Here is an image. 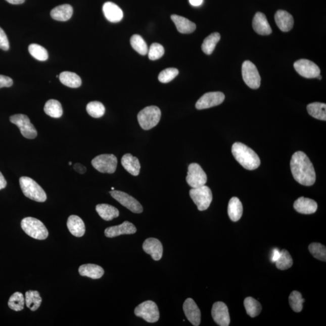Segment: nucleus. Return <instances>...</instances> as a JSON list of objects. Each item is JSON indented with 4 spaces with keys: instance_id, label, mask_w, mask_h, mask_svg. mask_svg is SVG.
Masks as SVG:
<instances>
[{
    "instance_id": "6e6d98bb",
    "label": "nucleus",
    "mask_w": 326,
    "mask_h": 326,
    "mask_svg": "<svg viewBox=\"0 0 326 326\" xmlns=\"http://www.w3.org/2000/svg\"><path fill=\"white\" fill-rule=\"evenodd\" d=\"M69 164H70V165H71V164H71V162H70Z\"/></svg>"
},
{
    "instance_id": "5fc2aeb1",
    "label": "nucleus",
    "mask_w": 326,
    "mask_h": 326,
    "mask_svg": "<svg viewBox=\"0 0 326 326\" xmlns=\"http://www.w3.org/2000/svg\"><path fill=\"white\" fill-rule=\"evenodd\" d=\"M111 189H112V191H114V188H111Z\"/></svg>"
},
{
    "instance_id": "e433bc0d",
    "label": "nucleus",
    "mask_w": 326,
    "mask_h": 326,
    "mask_svg": "<svg viewBox=\"0 0 326 326\" xmlns=\"http://www.w3.org/2000/svg\"><path fill=\"white\" fill-rule=\"evenodd\" d=\"M87 113L92 117L100 118L104 116L105 113L104 105L98 101L89 102L86 106Z\"/></svg>"
},
{
    "instance_id": "393cba45",
    "label": "nucleus",
    "mask_w": 326,
    "mask_h": 326,
    "mask_svg": "<svg viewBox=\"0 0 326 326\" xmlns=\"http://www.w3.org/2000/svg\"><path fill=\"white\" fill-rule=\"evenodd\" d=\"M121 162L126 171L131 174L132 175L137 176L139 175L141 166L137 158L132 156L130 154H126L123 155Z\"/></svg>"
},
{
    "instance_id": "49530a36",
    "label": "nucleus",
    "mask_w": 326,
    "mask_h": 326,
    "mask_svg": "<svg viewBox=\"0 0 326 326\" xmlns=\"http://www.w3.org/2000/svg\"><path fill=\"white\" fill-rule=\"evenodd\" d=\"M13 85V80L11 77L0 75V88L3 87H10Z\"/></svg>"
},
{
    "instance_id": "1a4fd4ad",
    "label": "nucleus",
    "mask_w": 326,
    "mask_h": 326,
    "mask_svg": "<svg viewBox=\"0 0 326 326\" xmlns=\"http://www.w3.org/2000/svg\"><path fill=\"white\" fill-rule=\"evenodd\" d=\"M242 77L246 84L252 89L259 88L261 77L256 65L250 61H245L242 64Z\"/></svg>"
},
{
    "instance_id": "c85d7f7f",
    "label": "nucleus",
    "mask_w": 326,
    "mask_h": 326,
    "mask_svg": "<svg viewBox=\"0 0 326 326\" xmlns=\"http://www.w3.org/2000/svg\"><path fill=\"white\" fill-rule=\"evenodd\" d=\"M96 210L99 215L107 221L116 218L120 214L117 208L107 204H98L96 207Z\"/></svg>"
},
{
    "instance_id": "39448f33",
    "label": "nucleus",
    "mask_w": 326,
    "mask_h": 326,
    "mask_svg": "<svg viewBox=\"0 0 326 326\" xmlns=\"http://www.w3.org/2000/svg\"><path fill=\"white\" fill-rule=\"evenodd\" d=\"M161 112L159 108L155 106L146 107L138 114L139 125L144 130L154 128L160 122Z\"/></svg>"
},
{
    "instance_id": "ddd939ff",
    "label": "nucleus",
    "mask_w": 326,
    "mask_h": 326,
    "mask_svg": "<svg viewBox=\"0 0 326 326\" xmlns=\"http://www.w3.org/2000/svg\"><path fill=\"white\" fill-rule=\"evenodd\" d=\"M295 70L297 72L305 78H315L320 74V69L318 65L311 61L300 60L294 64Z\"/></svg>"
},
{
    "instance_id": "9b49d317",
    "label": "nucleus",
    "mask_w": 326,
    "mask_h": 326,
    "mask_svg": "<svg viewBox=\"0 0 326 326\" xmlns=\"http://www.w3.org/2000/svg\"><path fill=\"white\" fill-rule=\"evenodd\" d=\"M186 181L192 188H200L206 184L207 176L200 165L192 163L188 167Z\"/></svg>"
},
{
    "instance_id": "bb28decb",
    "label": "nucleus",
    "mask_w": 326,
    "mask_h": 326,
    "mask_svg": "<svg viewBox=\"0 0 326 326\" xmlns=\"http://www.w3.org/2000/svg\"><path fill=\"white\" fill-rule=\"evenodd\" d=\"M73 9L70 5H63L53 9L51 15L53 19L60 21H67L72 17Z\"/></svg>"
},
{
    "instance_id": "58836bf2",
    "label": "nucleus",
    "mask_w": 326,
    "mask_h": 326,
    "mask_svg": "<svg viewBox=\"0 0 326 326\" xmlns=\"http://www.w3.org/2000/svg\"><path fill=\"white\" fill-rule=\"evenodd\" d=\"M130 44L139 54L145 56L148 54V48L147 43L141 36L134 35L130 38Z\"/></svg>"
},
{
    "instance_id": "7c9ffc66",
    "label": "nucleus",
    "mask_w": 326,
    "mask_h": 326,
    "mask_svg": "<svg viewBox=\"0 0 326 326\" xmlns=\"http://www.w3.org/2000/svg\"><path fill=\"white\" fill-rule=\"evenodd\" d=\"M43 110L46 114L56 119L63 116V110L60 102L54 99H51L46 102Z\"/></svg>"
},
{
    "instance_id": "a878e982",
    "label": "nucleus",
    "mask_w": 326,
    "mask_h": 326,
    "mask_svg": "<svg viewBox=\"0 0 326 326\" xmlns=\"http://www.w3.org/2000/svg\"><path fill=\"white\" fill-rule=\"evenodd\" d=\"M79 272L80 275L92 279H99L104 275L105 272L100 266L95 264H85L79 267Z\"/></svg>"
},
{
    "instance_id": "3c124183",
    "label": "nucleus",
    "mask_w": 326,
    "mask_h": 326,
    "mask_svg": "<svg viewBox=\"0 0 326 326\" xmlns=\"http://www.w3.org/2000/svg\"><path fill=\"white\" fill-rule=\"evenodd\" d=\"M6 1L12 5H21L24 3L25 0H6Z\"/></svg>"
},
{
    "instance_id": "20e7f679",
    "label": "nucleus",
    "mask_w": 326,
    "mask_h": 326,
    "mask_svg": "<svg viewBox=\"0 0 326 326\" xmlns=\"http://www.w3.org/2000/svg\"><path fill=\"white\" fill-rule=\"evenodd\" d=\"M21 225L23 231L30 237L38 240H44L48 237V229L39 219L32 217H25L22 220Z\"/></svg>"
},
{
    "instance_id": "6ab92c4d",
    "label": "nucleus",
    "mask_w": 326,
    "mask_h": 326,
    "mask_svg": "<svg viewBox=\"0 0 326 326\" xmlns=\"http://www.w3.org/2000/svg\"><path fill=\"white\" fill-rule=\"evenodd\" d=\"M294 208L297 212L304 215H310L316 212L318 205L311 199L300 197L294 202Z\"/></svg>"
},
{
    "instance_id": "f704fd0d",
    "label": "nucleus",
    "mask_w": 326,
    "mask_h": 326,
    "mask_svg": "<svg viewBox=\"0 0 326 326\" xmlns=\"http://www.w3.org/2000/svg\"><path fill=\"white\" fill-rule=\"evenodd\" d=\"M220 39V35L219 33L215 32L211 34L204 40L201 46L202 51L207 55L212 54Z\"/></svg>"
},
{
    "instance_id": "9d476101",
    "label": "nucleus",
    "mask_w": 326,
    "mask_h": 326,
    "mask_svg": "<svg viewBox=\"0 0 326 326\" xmlns=\"http://www.w3.org/2000/svg\"><path fill=\"white\" fill-rule=\"evenodd\" d=\"M10 121L11 123L15 124L19 128L21 134L25 138L33 139L37 136L38 132L26 115L22 114L14 115L10 117Z\"/></svg>"
},
{
    "instance_id": "423d86ee",
    "label": "nucleus",
    "mask_w": 326,
    "mask_h": 326,
    "mask_svg": "<svg viewBox=\"0 0 326 326\" xmlns=\"http://www.w3.org/2000/svg\"><path fill=\"white\" fill-rule=\"evenodd\" d=\"M190 196L200 211L208 209L213 200L212 191L205 185L200 188H192L190 191Z\"/></svg>"
},
{
    "instance_id": "7ed1b4c3",
    "label": "nucleus",
    "mask_w": 326,
    "mask_h": 326,
    "mask_svg": "<svg viewBox=\"0 0 326 326\" xmlns=\"http://www.w3.org/2000/svg\"><path fill=\"white\" fill-rule=\"evenodd\" d=\"M20 184L22 191L27 198L39 203H43L46 200L45 191L33 179L22 176L20 179Z\"/></svg>"
},
{
    "instance_id": "37998d69",
    "label": "nucleus",
    "mask_w": 326,
    "mask_h": 326,
    "mask_svg": "<svg viewBox=\"0 0 326 326\" xmlns=\"http://www.w3.org/2000/svg\"><path fill=\"white\" fill-rule=\"evenodd\" d=\"M179 71L175 68H169L164 70L158 76V80L161 83H168L178 75Z\"/></svg>"
},
{
    "instance_id": "2eb2a0df",
    "label": "nucleus",
    "mask_w": 326,
    "mask_h": 326,
    "mask_svg": "<svg viewBox=\"0 0 326 326\" xmlns=\"http://www.w3.org/2000/svg\"><path fill=\"white\" fill-rule=\"evenodd\" d=\"M212 315L217 325L228 326L230 323L228 307L224 303L217 302L214 303L212 309Z\"/></svg>"
},
{
    "instance_id": "a19ab883",
    "label": "nucleus",
    "mask_w": 326,
    "mask_h": 326,
    "mask_svg": "<svg viewBox=\"0 0 326 326\" xmlns=\"http://www.w3.org/2000/svg\"><path fill=\"white\" fill-rule=\"evenodd\" d=\"M25 299L23 294L17 292L12 294L8 302V306L15 311H21L24 309Z\"/></svg>"
},
{
    "instance_id": "ea45409f",
    "label": "nucleus",
    "mask_w": 326,
    "mask_h": 326,
    "mask_svg": "<svg viewBox=\"0 0 326 326\" xmlns=\"http://www.w3.org/2000/svg\"><path fill=\"white\" fill-rule=\"evenodd\" d=\"M29 52L30 54L37 60L45 61L48 60V52L41 45L36 44V43H32L29 46Z\"/></svg>"
},
{
    "instance_id": "412c9836",
    "label": "nucleus",
    "mask_w": 326,
    "mask_h": 326,
    "mask_svg": "<svg viewBox=\"0 0 326 326\" xmlns=\"http://www.w3.org/2000/svg\"><path fill=\"white\" fill-rule=\"evenodd\" d=\"M275 21L282 32H289L293 28L294 23L293 17L287 11L279 10L276 12Z\"/></svg>"
},
{
    "instance_id": "8fccbe9b",
    "label": "nucleus",
    "mask_w": 326,
    "mask_h": 326,
    "mask_svg": "<svg viewBox=\"0 0 326 326\" xmlns=\"http://www.w3.org/2000/svg\"><path fill=\"white\" fill-rule=\"evenodd\" d=\"M191 5L195 6V7H198L203 4V0H189Z\"/></svg>"
},
{
    "instance_id": "f3484780",
    "label": "nucleus",
    "mask_w": 326,
    "mask_h": 326,
    "mask_svg": "<svg viewBox=\"0 0 326 326\" xmlns=\"http://www.w3.org/2000/svg\"><path fill=\"white\" fill-rule=\"evenodd\" d=\"M143 249L150 254L154 260H160L163 256V248L162 244L156 238H148L143 244Z\"/></svg>"
},
{
    "instance_id": "4be33fe9",
    "label": "nucleus",
    "mask_w": 326,
    "mask_h": 326,
    "mask_svg": "<svg viewBox=\"0 0 326 326\" xmlns=\"http://www.w3.org/2000/svg\"><path fill=\"white\" fill-rule=\"evenodd\" d=\"M103 12L105 18L111 23H118L123 19L122 9L113 3H105L103 6Z\"/></svg>"
},
{
    "instance_id": "603ef678",
    "label": "nucleus",
    "mask_w": 326,
    "mask_h": 326,
    "mask_svg": "<svg viewBox=\"0 0 326 326\" xmlns=\"http://www.w3.org/2000/svg\"><path fill=\"white\" fill-rule=\"evenodd\" d=\"M281 255L280 251H278L277 250H275L274 251V254H273V257L272 259V262H275L278 259L279 256Z\"/></svg>"
},
{
    "instance_id": "de8ad7c7",
    "label": "nucleus",
    "mask_w": 326,
    "mask_h": 326,
    "mask_svg": "<svg viewBox=\"0 0 326 326\" xmlns=\"http://www.w3.org/2000/svg\"><path fill=\"white\" fill-rule=\"evenodd\" d=\"M73 167L74 169L77 172L79 173L83 174L86 171V167L80 163H76L74 164Z\"/></svg>"
},
{
    "instance_id": "c9c22d12",
    "label": "nucleus",
    "mask_w": 326,
    "mask_h": 326,
    "mask_svg": "<svg viewBox=\"0 0 326 326\" xmlns=\"http://www.w3.org/2000/svg\"><path fill=\"white\" fill-rule=\"evenodd\" d=\"M289 302L292 309L296 312H300L302 311L303 307V303L304 299H303L302 294L299 291H294L292 292L290 297H289Z\"/></svg>"
},
{
    "instance_id": "cd10ccee",
    "label": "nucleus",
    "mask_w": 326,
    "mask_h": 326,
    "mask_svg": "<svg viewBox=\"0 0 326 326\" xmlns=\"http://www.w3.org/2000/svg\"><path fill=\"white\" fill-rule=\"evenodd\" d=\"M228 214L229 218L234 222H237L243 214V206L239 199L232 197L229 200L228 206Z\"/></svg>"
},
{
    "instance_id": "b1692460",
    "label": "nucleus",
    "mask_w": 326,
    "mask_h": 326,
    "mask_svg": "<svg viewBox=\"0 0 326 326\" xmlns=\"http://www.w3.org/2000/svg\"><path fill=\"white\" fill-rule=\"evenodd\" d=\"M171 19L175 23L178 32L183 34H189L194 32L197 28L196 24L183 17L177 15H173Z\"/></svg>"
},
{
    "instance_id": "864d4df0",
    "label": "nucleus",
    "mask_w": 326,
    "mask_h": 326,
    "mask_svg": "<svg viewBox=\"0 0 326 326\" xmlns=\"http://www.w3.org/2000/svg\"><path fill=\"white\" fill-rule=\"evenodd\" d=\"M316 78L318 79L319 80H321L322 79V76L319 74L317 77H316Z\"/></svg>"
},
{
    "instance_id": "4c0bfd02",
    "label": "nucleus",
    "mask_w": 326,
    "mask_h": 326,
    "mask_svg": "<svg viewBox=\"0 0 326 326\" xmlns=\"http://www.w3.org/2000/svg\"><path fill=\"white\" fill-rule=\"evenodd\" d=\"M277 268L281 270H286L290 268L293 265V260L290 254L286 250H283L278 259L275 261Z\"/></svg>"
},
{
    "instance_id": "f8f14e48",
    "label": "nucleus",
    "mask_w": 326,
    "mask_h": 326,
    "mask_svg": "<svg viewBox=\"0 0 326 326\" xmlns=\"http://www.w3.org/2000/svg\"><path fill=\"white\" fill-rule=\"evenodd\" d=\"M111 197L119 202L123 206L134 213L143 212V207L139 202L134 198L125 192L119 191H112L110 192Z\"/></svg>"
},
{
    "instance_id": "c756f323",
    "label": "nucleus",
    "mask_w": 326,
    "mask_h": 326,
    "mask_svg": "<svg viewBox=\"0 0 326 326\" xmlns=\"http://www.w3.org/2000/svg\"><path fill=\"white\" fill-rule=\"evenodd\" d=\"M60 81L63 85L70 88H79L82 84V80L77 74L70 71H64L59 76Z\"/></svg>"
},
{
    "instance_id": "79ce46f5",
    "label": "nucleus",
    "mask_w": 326,
    "mask_h": 326,
    "mask_svg": "<svg viewBox=\"0 0 326 326\" xmlns=\"http://www.w3.org/2000/svg\"><path fill=\"white\" fill-rule=\"evenodd\" d=\"M309 250L315 258L325 262L326 248L324 245L319 243H312L309 245Z\"/></svg>"
},
{
    "instance_id": "dca6fc26",
    "label": "nucleus",
    "mask_w": 326,
    "mask_h": 326,
    "mask_svg": "<svg viewBox=\"0 0 326 326\" xmlns=\"http://www.w3.org/2000/svg\"><path fill=\"white\" fill-rule=\"evenodd\" d=\"M183 310L188 320L195 326L201 323V313L197 304L192 299H186L183 304Z\"/></svg>"
},
{
    "instance_id": "a211bd4d",
    "label": "nucleus",
    "mask_w": 326,
    "mask_h": 326,
    "mask_svg": "<svg viewBox=\"0 0 326 326\" xmlns=\"http://www.w3.org/2000/svg\"><path fill=\"white\" fill-rule=\"evenodd\" d=\"M136 231L134 225L128 221H125L122 224L105 229V235L107 238H113L122 235L134 234Z\"/></svg>"
},
{
    "instance_id": "a18cd8bd",
    "label": "nucleus",
    "mask_w": 326,
    "mask_h": 326,
    "mask_svg": "<svg viewBox=\"0 0 326 326\" xmlns=\"http://www.w3.org/2000/svg\"><path fill=\"white\" fill-rule=\"evenodd\" d=\"M0 49L5 51H7L9 49L8 36L1 27H0Z\"/></svg>"
},
{
    "instance_id": "f03ea898",
    "label": "nucleus",
    "mask_w": 326,
    "mask_h": 326,
    "mask_svg": "<svg viewBox=\"0 0 326 326\" xmlns=\"http://www.w3.org/2000/svg\"><path fill=\"white\" fill-rule=\"evenodd\" d=\"M231 152L236 160L247 170H255L260 166V158L253 150L247 146L237 142L232 145Z\"/></svg>"
},
{
    "instance_id": "c03bdc74",
    "label": "nucleus",
    "mask_w": 326,
    "mask_h": 326,
    "mask_svg": "<svg viewBox=\"0 0 326 326\" xmlns=\"http://www.w3.org/2000/svg\"><path fill=\"white\" fill-rule=\"evenodd\" d=\"M148 57L152 61L158 60L163 57L164 54L163 46L158 43H154L151 45L148 51Z\"/></svg>"
},
{
    "instance_id": "2f4dec72",
    "label": "nucleus",
    "mask_w": 326,
    "mask_h": 326,
    "mask_svg": "<svg viewBox=\"0 0 326 326\" xmlns=\"http://www.w3.org/2000/svg\"><path fill=\"white\" fill-rule=\"evenodd\" d=\"M307 110L310 116L320 120H326V105L314 102L307 105Z\"/></svg>"
},
{
    "instance_id": "5701e85b",
    "label": "nucleus",
    "mask_w": 326,
    "mask_h": 326,
    "mask_svg": "<svg viewBox=\"0 0 326 326\" xmlns=\"http://www.w3.org/2000/svg\"><path fill=\"white\" fill-rule=\"evenodd\" d=\"M67 227L68 230L74 237H82L85 232V223L82 219L76 215H71L67 220Z\"/></svg>"
},
{
    "instance_id": "6e6552de",
    "label": "nucleus",
    "mask_w": 326,
    "mask_h": 326,
    "mask_svg": "<svg viewBox=\"0 0 326 326\" xmlns=\"http://www.w3.org/2000/svg\"><path fill=\"white\" fill-rule=\"evenodd\" d=\"M91 164L99 172L113 173L116 170L117 158L113 154H102L93 158Z\"/></svg>"
},
{
    "instance_id": "72a5a7b5",
    "label": "nucleus",
    "mask_w": 326,
    "mask_h": 326,
    "mask_svg": "<svg viewBox=\"0 0 326 326\" xmlns=\"http://www.w3.org/2000/svg\"><path fill=\"white\" fill-rule=\"evenodd\" d=\"M25 303L32 311H35L41 306L42 299L38 291L30 290L26 293Z\"/></svg>"
},
{
    "instance_id": "0eeeda50",
    "label": "nucleus",
    "mask_w": 326,
    "mask_h": 326,
    "mask_svg": "<svg viewBox=\"0 0 326 326\" xmlns=\"http://www.w3.org/2000/svg\"><path fill=\"white\" fill-rule=\"evenodd\" d=\"M135 315L144 319L146 321L153 323L160 318V312L158 306L152 301L148 300L139 304L134 310Z\"/></svg>"
},
{
    "instance_id": "473e14b6",
    "label": "nucleus",
    "mask_w": 326,
    "mask_h": 326,
    "mask_svg": "<svg viewBox=\"0 0 326 326\" xmlns=\"http://www.w3.org/2000/svg\"><path fill=\"white\" fill-rule=\"evenodd\" d=\"M244 304L247 314L251 318L258 316L262 311V306L260 303L253 297L246 298L244 300Z\"/></svg>"
},
{
    "instance_id": "aec40b11",
    "label": "nucleus",
    "mask_w": 326,
    "mask_h": 326,
    "mask_svg": "<svg viewBox=\"0 0 326 326\" xmlns=\"http://www.w3.org/2000/svg\"><path fill=\"white\" fill-rule=\"evenodd\" d=\"M253 27L254 31L260 35H269L272 33L271 26L265 14L257 12L253 20Z\"/></svg>"
},
{
    "instance_id": "09e8293b",
    "label": "nucleus",
    "mask_w": 326,
    "mask_h": 326,
    "mask_svg": "<svg viewBox=\"0 0 326 326\" xmlns=\"http://www.w3.org/2000/svg\"><path fill=\"white\" fill-rule=\"evenodd\" d=\"M7 185V181L5 178L4 176L3 175V174L0 172V190L2 189H5Z\"/></svg>"
},
{
    "instance_id": "4468645a",
    "label": "nucleus",
    "mask_w": 326,
    "mask_h": 326,
    "mask_svg": "<svg viewBox=\"0 0 326 326\" xmlns=\"http://www.w3.org/2000/svg\"><path fill=\"white\" fill-rule=\"evenodd\" d=\"M225 100V95L221 92H210L206 93L199 99L195 107L198 110H204L217 106Z\"/></svg>"
},
{
    "instance_id": "f257e3e1",
    "label": "nucleus",
    "mask_w": 326,
    "mask_h": 326,
    "mask_svg": "<svg viewBox=\"0 0 326 326\" xmlns=\"http://www.w3.org/2000/svg\"><path fill=\"white\" fill-rule=\"evenodd\" d=\"M290 165L292 174L296 181L305 186L314 184L316 180L314 167L306 154L302 151L294 153Z\"/></svg>"
}]
</instances>
